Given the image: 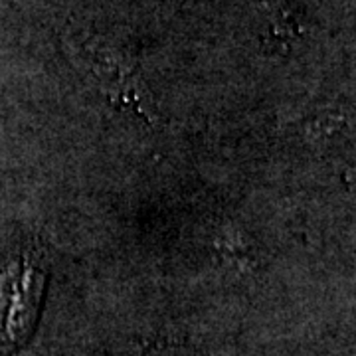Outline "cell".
<instances>
[{
  "label": "cell",
  "mask_w": 356,
  "mask_h": 356,
  "mask_svg": "<svg viewBox=\"0 0 356 356\" xmlns=\"http://www.w3.org/2000/svg\"><path fill=\"white\" fill-rule=\"evenodd\" d=\"M140 356H202L200 350L184 343H159L147 348Z\"/></svg>",
  "instance_id": "obj_2"
},
{
  "label": "cell",
  "mask_w": 356,
  "mask_h": 356,
  "mask_svg": "<svg viewBox=\"0 0 356 356\" xmlns=\"http://www.w3.org/2000/svg\"><path fill=\"white\" fill-rule=\"evenodd\" d=\"M70 50L77 67L93 79L97 89H102L115 103L154 121L149 89L140 79L137 65L129 60L127 51L119 50L102 38L72 40Z\"/></svg>",
  "instance_id": "obj_1"
},
{
  "label": "cell",
  "mask_w": 356,
  "mask_h": 356,
  "mask_svg": "<svg viewBox=\"0 0 356 356\" xmlns=\"http://www.w3.org/2000/svg\"><path fill=\"white\" fill-rule=\"evenodd\" d=\"M267 13L271 16V20H281L287 22L289 20V0H264Z\"/></svg>",
  "instance_id": "obj_3"
}]
</instances>
